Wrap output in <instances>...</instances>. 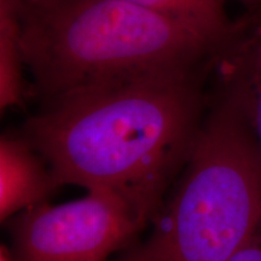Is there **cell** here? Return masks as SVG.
Listing matches in <instances>:
<instances>
[{"mask_svg":"<svg viewBox=\"0 0 261 261\" xmlns=\"http://www.w3.org/2000/svg\"><path fill=\"white\" fill-rule=\"evenodd\" d=\"M211 71L210 61L74 91L42 102L21 135L61 185L115 194L148 224L190 155Z\"/></svg>","mask_w":261,"mask_h":261,"instance_id":"obj_1","label":"cell"},{"mask_svg":"<svg viewBox=\"0 0 261 261\" xmlns=\"http://www.w3.org/2000/svg\"><path fill=\"white\" fill-rule=\"evenodd\" d=\"M25 69L40 102L86 87L187 70L215 47L127 0H16Z\"/></svg>","mask_w":261,"mask_h":261,"instance_id":"obj_2","label":"cell"},{"mask_svg":"<svg viewBox=\"0 0 261 261\" xmlns=\"http://www.w3.org/2000/svg\"><path fill=\"white\" fill-rule=\"evenodd\" d=\"M139 248L150 261H227L261 223V150L240 104L213 85L171 197Z\"/></svg>","mask_w":261,"mask_h":261,"instance_id":"obj_3","label":"cell"},{"mask_svg":"<svg viewBox=\"0 0 261 261\" xmlns=\"http://www.w3.org/2000/svg\"><path fill=\"white\" fill-rule=\"evenodd\" d=\"M125 200L92 190L79 200L28 208L9 223L15 261H106L145 226Z\"/></svg>","mask_w":261,"mask_h":261,"instance_id":"obj_4","label":"cell"},{"mask_svg":"<svg viewBox=\"0 0 261 261\" xmlns=\"http://www.w3.org/2000/svg\"><path fill=\"white\" fill-rule=\"evenodd\" d=\"M211 79L240 104L261 150V6L232 19L212 55Z\"/></svg>","mask_w":261,"mask_h":261,"instance_id":"obj_5","label":"cell"},{"mask_svg":"<svg viewBox=\"0 0 261 261\" xmlns=\"http://www.w3.org/2000/svg\"><path fill=\"white\" fill-rule=\"evenodd\" d=\"M62 187L45 159L19 135L0 138V219L45 203Z\"/></svg>","mask_w":261,"mask_h":261,"instance_id":"obj_6","label":"cell"},{"mask_svg":"<svg viewBox=\"0 0 261 261\" xmlns=\"http://www.w3.org/2000/svg\"><path fill=\"white\" fill-rule=\"evenodd\" d=\"M21 21L16 0H0V109L23 107L25 86Z\"/></svg>","mask_w":261,"mask_h":261,"instance_id":"obj_7","label":"cell"},{"mask_svg":"<svg viewBox=\"0 0 261 261\" xmlns=\"http://www.w3.org/2000/svg\"><path fill=\"white\" fill-rule=\"evenodd\" d=\"M165 16L195 33L215 47L224 40L232 25L225 12L223 0H127Z\"/></svg>","mask_w":261,"mask_h":261,"instance_id":"obj_8","label":"cell"},{"mask_svg":"<svg viewBox=\"0 0 261 261\" xmlns=\"http://www.w3.org/2000/svg\"><path fill=\"white\" fill-rule=\"evenodd\" d=\"M227 261H261V223L249 240Z\"/></svg>","mask_w":261,"mask_h":261,"instance_id":"obj_9","label":"cell"},{"mask_svg":"<svg viewBox=\"0 0 261 261\" xmlns=\"http://www.w3.org/2000/svg\"><path fill=\"white\" fill-rule=\"evenodd\" d=\"M0 261H15L11 249H9L6 246H2L0 248Z\"/></svg>","mask_w":261,"mask_h":261,"instance_id":"obj_10","label":"cell"},{"mask_svg":"<svg viewBox=\"0 0 261 261\" xmlns=\"http://www.w3.org/2000/svg\"><path fill=\"white\" fill-rule=\"evenodd\" d=\"M122 261H150V260L144 255V253H143L142 250L138 249V250H136L132 255H129L127 259L122 260Z\"/></svg>","mask_w":261,"mask_h":261,"instance_id":"obj_11","label":"cell"},{"mask_svg":"<svg viewBox=\"0 0 261 261\" xmlns=\"http://www.w3.org/2000/svg\"><path fill=\"white\" fill-rule=\"evenodd\" d=\"M226 2H237L246 6V8H254V6H261V0H223Z\"/></svg>","mask_w":261,"mask_h":261,"instance_id":"obj_12","label":"cell"},{"mask_svg":"<svg viewBox=\"0 0 261 261\" xmlns=\"http://www.w3.org/2000/svg\"><path fill=\"white\" fill-rule=\"evenodd\" d=\"M18 2H21V0H18Z\"/></svg>","mask_w":261,"mask_h":261,"instance_id":"obj_13","label":"cell"}]
</instances>
